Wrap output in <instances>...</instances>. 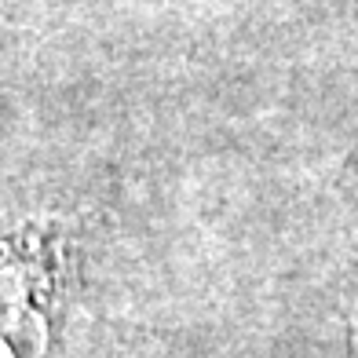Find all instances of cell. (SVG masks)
I'll list each match as a JSON object with an SVG mask.
<instances>
[{"mask_svg":"<svg viewBox=\"0 0 358 358\" xmlns=\"http://www.w3.org/2000/svg\"><path fill=\"white\" fill-rule=\"evenodd\" d=\"M44 344L34 267L0 249V358H34Z\"/></svg>","mask_w":358,"mask_h":358,"instance_id":"cell-1","label":"cell"}]
</instances>
